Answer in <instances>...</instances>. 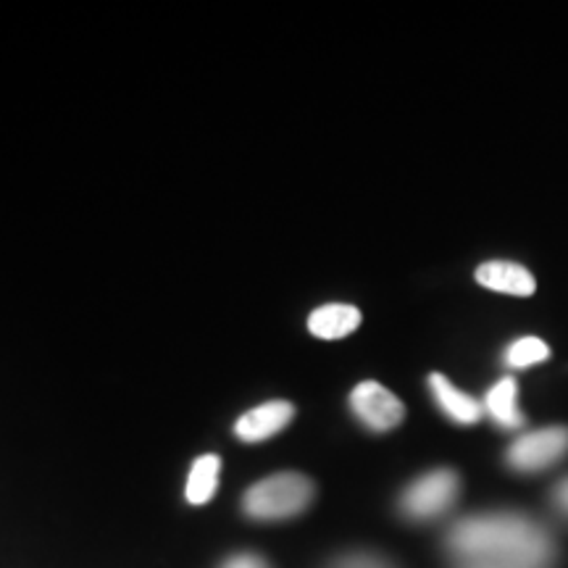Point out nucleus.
Listing matches in <instances>:
<instances>
[{
  "instance_id": "f257e3e1",
  "label": "nucleus",
  "mask_w": 568,
  "mask_h": 568,
  "mask_svg": "<svg viewBox=\"0 0 568 568\" xmlns=\"http://www.w3.org/2000/svg\"><path fill=\"white\" fill-rule=\"evenodd\" d=\"M445 545L456 564L487 560L508 568H552L558 560V545L548 527L524 514L460 518L447 531Z\"/></svg>"
},
{
  "instance_id": "f03ea898",
  "label": "nucleus",
  "mask_w": 568,
  "mask_h": 568,
  "mask_svg": "<svg viewBox=\"0 0 568 568\" xmlns=\"http://www.w3.org/2000/svg\"><path fill=\"white\" fill-rule=\"evenodd\" d=\"M314 503V481L303 474L282 471L266 477L243 495V510L253 521H287Z\"/></svg>"
},
{
  "instance_id": "7ed1b4c3",
  "label": "nucleus",
  "mask_w": 568,
  "mask_h": 568,
  "mask_svg": "<svg viewBox=\"0 0 568 568\" xmlns=\"http://www.w3.org/2000/svg\"><path fill=\"white\" fill-rule=\"evenodd\" d=\"M458 493V474L453 468H435V471H426L424 477L414 479L403 489L397 508L408 521H435L456 506Z\"/></svg>"
},
{
  "instance_id": "20e7f679",
  "label": "nucleus",
  "mask_w": 568,
  "mask_h": 568,
  "mask_svg": "<svg viewBox=\"0 0 568 568\" xmlns=\"http://www.w3.org/2000/svg\"><path fill=\"white\" fill-rule=\"evenodd\" d=\"M568 456V426H545L516 437L506 453V464L518 474H537Z\"/></svg>"
},
{
  "instance_id": "39448f33",
  "label": "nucleus",
  "mask_w": 568,
  "mask_h": 568,
  "mask_svg": "<svg viewBox=\"0 0 568 568\" xmlns=\"http://www.w3.org/2000/svg\"><path fill=\"white\" fill-rule=\"evenodd\" d=\"M351 410L368 432H393L406 416V406L400 397L382 387L379 382H361L351 393Z\"/></svg>"
},
{
  "instance_id": "423d86ee",
  "label": "nucleus",
  "mask_w": 568,
  "mask_h": 568,
  "mask_svg": "<svg viewBox=\"0 0 568 568\" xmlns=\"http://www.w3.org/2000/svg\"><path fill=\"white\" fill-rule=\"evenodd\" d=\"M295 418V406L287 400H268L255 406L253 410H245L243 416L234 424V435L243 443H264L280 435L282 429H287L290 422Z\"/></svg>"
},
{
  "instance_id": "0eeeda50",
  "label": "nucleus",
  "mask_w": 568,
  "mask_h": 568,
  "mask_svg": "<svg viewBox=\"0 0 568 568\" xmlns=\"http://www.w3.org/2000/svg\"><path fill=\"white\" fill-rule=\"evenodd\" d=\"M429 393L435 397L437 408L443 410L453 424L471 426L481 422V416H485V406H481L477 397L464 393V389H458L445 374L429 376Z\"/></svg>"
},
{
  "instance_id": "6e6552de",
  "label": "nucleus",
  "mask_w": 568,
  "mask_h": 568,
  "mask_svg": "<svg viewBox=\"0 0 568 568\" xmlns=\"http://www.w3.org/2000/svg\"><path fill=\"white\" fill-rule=\"evenodd\" d=\"M477 282L481 287L495 290V293L516 297H527L537 290V282L529 268L514 264V261H487L477 268Z\"/></svg>"
},
{
  "instance_id": "1a4fd4ad",
  "label": "nucleus",
  "mask_w": 568,
  "mask_h": 568,
  "mask_svg": "<svg viewBox=\"0 0 568 568\" xmlns=\"http://www.w3.org/2000/svg\"><path fill=\"white\" fill-rule=\"evenodd\" d=\"M485 414L493 418V422L500 426V429L516 432L527 424V416L518 410V385L514 376H503L497 379L493 387L487 389L485 395Z\"/></svg>"
},
{
  "instance_id": "9d476101",
  "label": "nucleus",
  "mask_w": 568,
  "mask_h": 568,
  "mask_svg": "<svg viewBox=\"0 0 568 568\" xmlns=\"http://www.w3.org/2000/svg\"><path fill=\"white\" fill-rule=\"evenodd\" d=\"M361 326V311L347 303H329L308 316V332L318 339H343Z\"/></svg>"
},
{
  "instance_id": "9b49d317",
  "label": "nucleus",
  "mask_w": 568,
  "mask_h": 568,
  "mask_svg": "<svg viewBox=\"0 0 568 568\" xmlns=\"http://www.w3.org/2000/svg\"><path fill=\"white\" fill-rule=\"evenodd\" d=\"M219 474H222V460L219 456H201L190 468V477H187V495L190 506H205L211 503V497L216 495L219 489Z\"/></svg>"
},
{
  "instance_id": "f8f14e48",
  "label": "nucleus",
  "mask_w": 568,
  "mask_h": 568,
  "mask_svg": "<svg viewBox=\"0 0 568 568\" xmlns=\"http://www.w3.org/2000/svg\"><path fill=\"white\" fill-rule=\"evenodd\" d=\"M548 358H550V347L539 337H518L506 347V353H503V364L508 368H516V372H521V368H529L535 364H542V361Z\"/></svg>"
},
{
  "instance_id": "ddd939ff",
  "label": "nucleus",
  "mask_w": 568,
  "mask_h": 568,
  "mask_svg": "<svg viewBox=\"0 0 568 568\" xmlns=\"http://www.w3.org/2000/svg\"><path fill=\"white\" fill-rule=\"evenodd\" d=\"M326 568H395L387 558L374 556V552H345L332 560Z\"/></svg>"
},
{
  "instance_id": "4468645a",
  "label": "nucleus",
  "mask_w": 568,
  "mask_h": 568,
  "mask_svg": "<svg viewBox=\"0 0 568 568\" xmlns=\"http://www.w3.org/2000/svg\"><path fill=\"white\" fill-rule=\"evenodd\" d=\"M219 568H272V566H268L266 558L255 556V552H234V556L222 560V566Z\"/></svg>"
},
{
  "instance_id": "2eb2a0df",
  "label": "nucleus",
  "mask_w": 568,
  "mask_h": 568,
  "mask_svg": "<svg viewBox=\"0 0 568 568\" xmlns=\"http://www.w3.org/2000/svg\"><path fill=\"white\" fill-rule=\"evenodd\" d=\"M552 506H556L564 516H568V477L560 479L558 485L552 487Z\"/></svg>"
},
{
  "instance_id": "dca6fc26",
  "label": "nucleus",
  "mask_w": 568,
  "mask_h": 568,
  "mask_svg": "<svg viewBox=\"0 0 568 568\" xmlns=\"http://www.w3.org/2000/svg\"><path fill=\"white\" fill-rule=\"evenodd\" d=\"M456 568H508V566L487 564V560H468V564H456Z\"/></svg>"
}]
</instances>
